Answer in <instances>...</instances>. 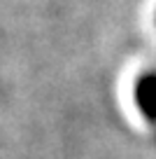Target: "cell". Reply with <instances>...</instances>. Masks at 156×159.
Masks as SVG:
<instances>
[{
    "label": "cell",
    "instance_id": "obj_1",
    "mask_svg": "<svg viewBox=\"0 0 156 159\" xmlns=\"http://www.w3.org/2000/svg\"><path fill=\"white\" fill-rule=\"evenodd\" d=\"M133 96H135V105L140 108V112L147 119L156 122V73L142 75L135 82Z\"/></svg>",
    "mask_w": 156,
    "mask_h": 159
}]
</instances>
